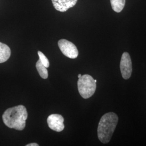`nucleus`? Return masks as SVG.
<instances>
[{
	"instance_id": "1",
	"label": "nucleus",
	"mask_w": 146,
	"mask_h": 146,
	"mask_svg": "<svg viewBox=\"0 0 146 146\" xmlns=\"http://www.w3.org/2000/svg\"><path fill=\"white\" fill-rule=\"evenodd\" d=\"M28 117L26 108L23 105H19L8 108L4 112L2 119L8 127L17 131H22L26 127Z\"/></svg>"
},
{
	"instance_id": "2",
	"label": "nucleus",
	"mask_w": 146,
	"mask_h": 146,
	"mask_svg": "<svg viewBox=\"0 0 146 146\" xmlns=\"http://www.w3.org/2000/svg\"><path fill=\"white\" fill-rule=\"evenodd\" d=\"M118 116L113 112L105 114L100 121L98 128V138L102 143L110 142L118 122Z\"/></svg>"
},
{
	"instance_id": "3",
	"label": "nucleus",
	"mask_w": 146,
	"mask_h": 146,
	"mask_svg": "<svg viewBox=\"0 0 146 146\" xmlns=\"http://www.w3.org/2000/svg\"><path fill=\"white\" fill-rule=\"evenodd\" d=\"M78 92L84 99H88L94 94L96 84L93 78L88 74L82 75L78 82Z\"/></svg>"
},
{
	"instance_id": "4",
	"label": "nucleus",
	"mask_w": 146,
	"mask_h": 146,
	"mask_svg": "<svg viewBox=\"0 0 146 146\" xmlns=\"http://www.w3.org/2000/svg\"><path fill=\"white\" fill-rule=\"evenodd\" d=\"M58 46L66 56L70 58H76L78 56V48L72 42L65 39H61L58 41Z\"/></svg>"
},
{
	"instance_id": "5",
	"label": "nucleus",
	"mask_w": 146,
	"mask_h": 146,
	"mask_svg": "<svg viewBox=\"0 0 146 146\" xmlns=\"http://www.w3.org/2000/svg\"><path fill=\"white\" fill-rule=\"evenodd\" d=\"M120 70L123 78L125 80L130 78L132 73V63L131 56L127 52H124L122 55Z\"/></svg>"
},
{
	"instance_id": "6",
	"label": "nucleus",
	"mask_w": 146,
	"mask_h": 146,
	"mask_svg": "<svg viewBox=\"0 0 146 146\" xmlns=\"http://www.w3.org/2000/svg\"><path fill=\"white\" fill-rule=\"evenodd\" d=\"M63 122V117L59 114H52L47 118V123L49 127L53 131L58 132H60L64 129V125Z\"/></svg>"
},
{
	"instance_id": "7",
	"label": "nucleus",
	"mask_w": 146,
	"mask_h": 146,
	"mask_svg": "<svg viewBox=\"0 0 146 146\" xmlns=\"http://www.w3.org/2000/svg\"><path fill=\"white\" fill-rule=\"evenodd\" d=\"M52 5L56 10L65 12L76 4L78 0H52Z\"/></svg>"
},
{
	"instance_id": "8",
	"label": "nucleus",
	"mask_w": 146,
	"mask_h": 146,
	"mask_svg": "<svg viewBox=\"0 0 146 146\" xmlns=\"http://www.w3.org/2000/svg\"><path fill=\"white\" fill-rule=\"evenodd\" d=\"M11 50L7 44L0 42V63L5 62L11 56Z\"/></svg>"
},
{
	"instance_id": "9",
	"label": "nucleus",
	"mask_w": 146,
	"mask_h": 146,
	"mask_svg": "<svg viewBox=\"0 0 146 146\" xmlns=\"http://www.w3.org/2000/svg\"><path fill=\"white\" fill-rule=\"evenodd\" d=\"M110 3L113 11L120 13L124 8L125 0H110Z\"/></svg>"
},
{
	"instance_id": "10",
	"label": "nucleus",
	"mask_w": 146,
	"mask_h": 146,
	"mask_svg": "<svg viewBox=\"0 0 146 146\" xmlns=\"http://www.w3.org/2000/svg\"><path fill=\"white\" fill-rule=\"evenodd\" d=\"M36 68L38 73L42 78L46 79L48 77V72L47 67H46L39 59L36 63Z\"/></svg>"
},
{
	"instance_id": "11",
	"label": "nucleus",
	"mask_w": 146,
	"mask_h": 146,
	"mask_svg": "<svg viewBox=\"0 0 146 146\" xmlns=\"http://www.w3.org/2000/svg\"><path fill=\"white\" fill-rule=\"evenodd\" d=\"M38 55L40 58V60L42 62L43 64L47 68H48L49 67V62L48 59L47 58V57L44 55L43 53H42L41 52L38 51Z\"/></svg>"
},
{
	"instance_id": "12",
	"label": "nucleus",
	"mask_w": 146,
	"mask_h": 146,
	"mask_svg": "<svg viewBox=\"0 0 146 146\" xmlns=\"http://www.w3.org/2000/svg\"><path fill=\"white\" fill-rule=\"evenodd\" d=\"M27 146H38L39 145L38 144H37L36 143H30L28 145H27Z\"/></svg>"
},
{
	"instance_id": "13",
	"label": "nucleus",
	"mask_w": 146,
	"mask_h": 146,
	"mask_svg": "<svg viewBox=\"0 0 146 146\" xmlns=\"http://www.w3.org/2000/svg\"><path fill=\"white\" fill-rule=\"evenodd\" d=\"M81 76H82V75H81V74H78V78H81Z\"/></svg>"
},
{
	"instance_id": "14",
	"label": "nucleus",
	"mask_w": 146,
	"mask_h": 146,
	"mask_svg": "<svg viewBox=\"0 0 146 146\" xmlns=\"http://www.w3.org/2000/svg\"><path fill=\"white\" fill-rule=\"evenodd\" d=\"M94 81H95V82L96 83V82H97V80H94Z\"/></svg>"
}]
</instances>
